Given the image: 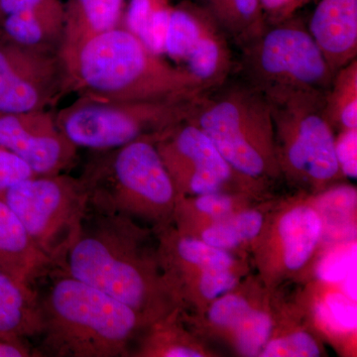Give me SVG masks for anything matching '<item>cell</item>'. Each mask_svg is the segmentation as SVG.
<instances>
[{
	"mask_svg": "<svg viewBox=\"0 0 357 357\" xmlns=\"http://www.w3.org/2000/svg\"><path fill=\"white\" fill-rule=\"evenodd\" d=\"M146 236L135 220L89 208L56 269L128 305L149 325L176 309L178 298Z\"/></svg>",
	"mask_w": 357,
	"mask_h": 357,
	"instance_id": "obj_1",
	"label": "cell"
},
{
	"mask_svg": "<svg viewBox=\"0 0 357 357\" xmlns=\"http://www.w3.org/2000/svg\"><path fill=\"white\" fill-rule=\"evenodd\" d=\"M64 66L68 93L109 102L194 98L203 89L123 25L82 44Z\"/></svg>",
	"mask_w": 357,
	"mask_h": 357,
	"instance_id": "obj_2",
	"label": "cell"
},
{
	"mask_svg": "<svg viewBox=\"0 0 357 357\" xmlns=\"http://www.w3.org/2000/svg\"><path fill=\"white\" fill-rule=\"evenodd\" d=\"M56 276L40 295L42 332L39 356L121 357L148 325L128 305L70 276L53 269Z\"/></svg>",
	"mask_w": 357,
	"mask_h": 357,
	"instance_id": "obj_3",
	"label": "cell"
},
{
	"mask_svg": "<svg viewBox=\"0 0 357 357\" xmlns=\"http://www.w3.org/2000/svg\"><path fill=\"white\" fill-rule=\"evenodd\" d=\"M83 175L89 208L165 229L172 222L178 194L153 138L95 151Z\"/></svg>",
	"mask_w": 357,
	"mask_h": 357,
	"instance_id": "obj_4",
	"label": "cell"
},
{
	"mask_svg": "<svg viewBox=\"0 0 357 357\" xmlns=\"http://www.w3.org/2000/svg\"><path fill=\"white\" fill-rule=\"evenodd\" d=\"M188 119L208 136L246 183L258 184L281 175L269 102L245 81H227L204 91Z\"/></svg>",
	"mask_w": 357,
	"mask_h": 357,
	"instance_id": "obj_5",
	"label": "cell"
},
{
	"mask_svg": "<svg viewBox=\"0 0 357 357\" xmlns=\"http://www.w3.org/2000/svg\"><path fill=\"white\" fill-rule=\"evenodd\" d=\"M263 95L271 110L281 174L314 190L344 176L335 154V131L324 114L326 93L274 91Z\"/></svg>",
	"mask_w": 357,
	"mask_h": 357,
	"instance_id": "obj_6",
	"label": "cell"
},
{
	"mask_svg": "<svg viewBox=\"0 0 357 357\" xmlns=\"http://www.w3.org/2000/svg\"><path fill=\"white\" fill-rule=\"evenodd\" d=\"M243 81L261 91H304L326 93L333 74L302 18L294 15L239 46Z\"/></svg>",
	"mask_w": 357,
	"mask_h": 357,
	"instance_id": "obj_7",
	"label": "cell"
},
{
	"mask_svg": "<svg viewBox=\"0 0 357 357\" xmlns=\"http://www.w3.org/2000/svg\"><path fill=\"white\" fill-rule=\"evenodd\" d=\"M198 96L147 102H109L79 96L56 112V122L75 146L105 151L142 138L158 139L189 117Z\"/></svg>",
	"mask_w": 357,
	"mask_h": 357,
	"instance_id": "obj_8",
	"label": "cell"
},
{
	"mask_svg": "<svg viewBox=\"0 0 357 357\" xmlns=\"http://www.w3.org/2000/svg\"><path fill=\"white\" fill-rule=\"evenodd\" d=\"M40 250L58 267L89 208L83 178L67 173L34 175L0 195Z\"/></svg>",
	"mask_w": 357,
	"mask_h": 357,
	"instance_id": "obj_9",
	"label": "cell"
},
{
	"mask_svg": "<svg viewBox=\"0 0 357 357\" xmlns=\"http://www.w3.org/2000/svg\"><path fill=\"white\" fill-rule=\"evenodd\" d=\"M162 52L204 91L227 83L236 68L229 37L197 2L171 6Z\"/></svg>",
	"mask_w": 357,
	"mask_h": 357,
	"instance_id": "obj_10",
	"label": "cell"
},
{
	"mask_svg": "<svg viewBox=\"0 0 357 357\" xmlns=\"http://www.w3.org/2000/svg\"><path fill=\"white\" fill-rule=\"evenodd\" d=\"M156 147L178 197L225 192L230 185L246 183L208 136L189 119L160 135Z\"/></svg>",
	"mask_w": 357,
	"mask_h": 357,
	"instance_id": "obj_11",
	"label": "cell"
},
{
	"mask_svg": "<svg viewBox=\"0 0 357 357\" xmlns=\"http://www.w3.org/2000/svg\"><path fill=\"white\" fill-rule=\"evenodd\" d=\"M66 93L59 54L26 48L0 33V112L50 109Z\"/></svg>",
	"mask_w": 357,
	"mask_h": 357,
	"instance_id": "obj_12",
	"label": "cell"
},
{
	"mask_svg": "<svg viewBox=\"0 0 357 357\" xmlns=\"http://www.w3.org/2000/svg\"><path fill=\"white\" fill-rule=\"evenodd\" d=\"M0 146L20 157L37 176L66 173L79 150L58 128L50 109L0 112Z\"/></svg>",
	"mask_w": 357,
	"mask_h": 357,
	"instance_id": "obj_13",
	"label": "cell"
},
{
	"mask_svg": "<svg viewBox=\"0 0 357 357\" xmlns=\"http://www.w3.org/2000/svg\"><path fill=\"white\" fill-rule=\"evenodd\" d=\"M309 31L333 74L357 56V0H319Z\"/></svg>",
	"mask_w": 357,
	"mask_h": 357,
	"instance_id": "obj_14",
	"label": "cell"
},
{
	"mask_svg": "<svg viewBox=\"0 0 357 357\" xmlns=\"http://www.w3.org/2000/svg\"><path fill=\"white\" fill-rule=\"evenodd\" d=\"M54 269L8 204L0 199V272L34 285Z\"/></svg>",
	"mask_w": 357,
	"mask_h": 357,
	"instance_id": "obj_15",
	"label": "cell"
},
{
	"mask_svg": "<svg viewBox=\"0 0 357 357\" xmlns=\"http://www.w3.org/2000/svg\"><path fill=\"white\" fill-rule=\"evenodd\" d=\"M41 332L39 293L31 284L0 272V340L26 342Z\"/></svg>",
	"mask_w": 357,
	"mask_h": 357,
	"instance_id": "obj_16",
	"label": "cell"
},
{
	"mask_svg": "<svg viewBox=\"0 0 357 357\" xmlns=\"http://www.w3.org/2000/svg\"><path fill=\"white\" fill-rule=\"evenodd\" d=\"M64 30L65 3L61 0L0 20V33L4 37L33 50L59 54Z\"/></svg>",
	"mask_w": 357,
	"mask_h": 357,
	"instance_id": "obj_17",
	"label": "cell"
},
{
	"mask_svg": "<svg viewBox=\"0 0 357 357\" xmlns=\"http://www.w3.org/2000/svg\"><path fill=\"white\" fill-rule=\"evenodd\" d=\"M123 6L124 0H68L60 58H67L96 35L122 25Z\"/></svg>",
	"mask_w": 357,
	"mask_h": 357,
	"instance_id": "obj_18",
	"label": "cell"
},
{
	"mask_svg": "<svg viewBox=\"0 0 357 357\" xmlns=\"http://www.w3.org/2000/svg\"><path fill=\"white\" fill-rule=\"evenodd\" d=\"M323 236V220L307 204L293 206L277 223V241L282 265L298 271L311 259Z\"/></svg>",
	"mask_w": 357,
	"mask_h": 357,
	"instance_id": "obj_19",
	"label": "cell"
},
{
	"mask_svg": "<svg viewBox=\"0 0 357 357\" xmlns=\"http://www.w3.org/2000/svg\"><path fill=\"white\" fill-rule=\"evenodd\" d=\"M237 46L252 38L265 25L260 0H196Z\"/></svg>",
	"mask_w": 357,
	"mask_h": 357,
	"instance_id": "obj_20",
	"label": "cell"
},
{
	"mask_svg": "<svg viewBox=\"0 0 357 357\" xmlns=\"http://www.w3.org/2000/svg\"><path fill=\"white\" fill-rule=\"evenodd\" d=\"M324 114L333 131L357 129V59L335 72L326 93Z\"/></svg>",
	"mask_w": 357,
	"mask_h": 357,
	"instance_id": "obj_21",
	"label": "cell"
},
{
	"mask_svg": "<svg viewBox=\"0 0 357 357\" xmlns=\"http://www.w3.org/2000/svg\"><path fill=\"white\" fill-rule=\"evenodd\" d=\"M263 225L259 211H241L211 222L197 237L215 248L231 250L259 236Z\"/></svg>",
	"mask_w": 357,
	"mask_h": 357,
	"instance_id": "obj_22",
	"label": "cell"
},
{
	"mask_svg": "<svg viewBox=\"0 0 357 357\" xmlns=\"http://www.w3.org/2000/svg\"><path fill=\"white\" fill-rule=\"evenodd\" d=\"M273 332V321L266 312L253 307L232 331L237 351L244 356H259Z\"/></svg>",
	"mask_w": 357,
	"mask_h": 357,
	"instance_id": "obj_23",
	"label": "cell"
},
{
	"mask_svg": "<svg viewBox=\"0 0 357 357\" xmlns=\"http://www.w3.org/2000/svg\"><path fill=\"white\" fill-rule=\"evenodd\" d=\"M238 283V278L232 270H206L199 271L198 276L180 282L175 285L178 299L187 289L195 288V292L204 300L215 301L234 290Z\"/></svg>",
	"mask_w": 357,
	"mask_h": 357,
	"instance_id": "obj_24",
	"label": "cell"
},
{
	"mask_svg": "<svg viewBox=\"0 0 357 357\" xmlns=\"http://www.w3.org/2000/svg\"><path fill=\"white\" fill-rule=\"evenodd\" d=\"M321 351L317 340L306 332H296L269 340L261 357H317Z\"/></svg>",
	"mask_w": 357,
	"mask_h": 357,
	"instance_id": "obj_25",
	"label": "cell"
},
{
	"mask_svg": "<svg viewBox=\"0 0 357 357\" xmlns=\"http://www.w3.org/2000/svg\"><path fill=\"white\" fill-rule=\"evenodd\" d=\"M252 309L243 296L227 293L211 304L208 312V321L217 328L232 332Z\"/></svg>",
	"mask_w": 357,
	"mask_h": 357,
	"instance_id": "obj_26",
	"label": "cell"
},
{
	"mask_svg": "<svg viewBox=\"0 0 357 357\" xmlns=\"http://www.w3.org/2000/svg\"><path fill=\"white\" fill-rule=\"evenodd\" d=\"M356 243L333 250L319 261L317 275L326 283H340L356 266Z\"/></svg>",
	"mask_w": 357,
	"mask_h": 357,
	"instance_id": "obj_27",
	"label": "cell"
},
{
	"mask_svg": "<svg viewBox=\"0 0 357 357\" xmlns=\"http://www.w3.org/2000/svg\"><path fill=\"white\" fill-rule=\"evenodd\" d=\"M325 306L340 332L356 330L357 311L354 301L344 294L333 292L326 297Z\"/></svg>",
	"mask_w": 357,
	"mask_h": 357,
	"instance_id": "obj_28",
	"label": "cell"
},
{
	"mask_svg": "<svg viewBox=\"0 0 357 357\" xmlns=\"http://www.w3.org/2000/svg\"><path fill=\"white\" fill-rule=\"evenodd\" d=\"M34 175L23 160L0 146V195L21 181Z\"/></svg>",
	"mask_w": 357,
	"mask_h": 357,
	"instance_id": "obj_29",
	"label": "cell"
},
{
	"mask_svg": "<svg viewBox=\"0 0 357 357\" xmlns=\"http://www.w3.org/2000/svg\"><path fill=\"white\" fill-rule=\"evenodd\" d=\"M335 154L344 177H357V129L340 131L335 136Z\"/></svg>",
	"mask_w": 357,
	"mask_h": 357,
	"instance_id": "obj_30",
	"label": "cell"
},
{
	"mask_svg": "<svg viewBox=\"0 0 357 357\" xmlns=\"http://www.w3.org/2000/svg\"><path fill=\"white\" fill-rule=\"evenodd\" d=\"M268 24L281 22L296 15L297 11L316 0H260Z\"/></svg>",
	"mask_w": 357,
	"mask_h": 357,
	"instance_id": "obj_31",
	"label": "cell"
},
{
	"mask_svg": "<svg viewBox=\"0 0 357 357\" xmlns=\"http://www.w3.org/2000/svg\"><path fill=\"white\" fill-rule=\"evenodd\" d=\"M53 0H0V20L11 14L38 8Z\"/></svg>",
	"mask_w": 357,
	"mask_h": 357,
	"instance_id": "obj_32",
	"label": "cell"
},
{
	"mask_svg": "<svg viewBox=\"0 0 357 357\" xmlns=\"http://www.w3.org/2000/svg\"><path fill=\"white\" fill-rule=\"evenodd\" d=\"M36 354V351H31L27 342L0 340V357L38 356Z\"/></svg>",
	"mask_w": 357,
	"mask_h": 357,
	"instance_id": "obj_33",
	"label": "cell"
},
{
	"mask_svg": "<svg viewBox=\"0 0 357 357\" xmlns=\"http://www.w3.org/2000/svg\"><path fill=\"white\" fill-rule=\"evenodd\" d=\"M342 282L344 283L345 295L351 298L354 302H356V266L352 268Z\"/></svg>",
	"mask_w": 357,
	"mask_h": 357,
	"instance_id": "obj_34",
	"label": "cell"
}]
</instances>
